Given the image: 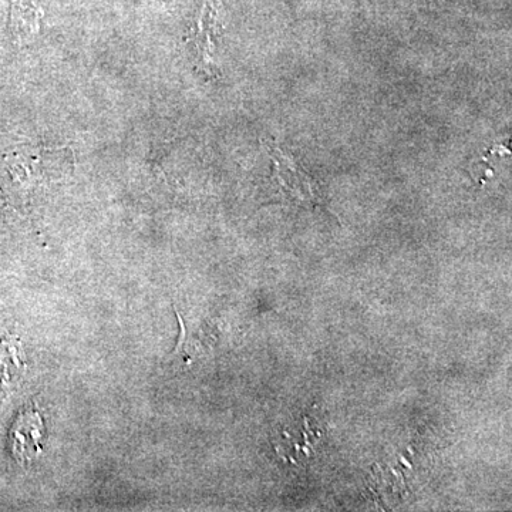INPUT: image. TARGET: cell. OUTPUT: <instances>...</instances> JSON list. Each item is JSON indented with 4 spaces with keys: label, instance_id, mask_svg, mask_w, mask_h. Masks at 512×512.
Listing matches in <instances>:
<instances>
[{
    "label": "cell",
    "instance_id": "obj_4",
    "mask_svg": "<svg viewBox=\"0 0 512 512\" xmlns=\"http://www.w3.org/2000/svg\"><path fill=\"white\" fill-rule=\"evenodd\" d=\"M40 10L28 0H13V30L18 36H28L39 26Z\"/></svg>",
    "mask_w": 512,
    "mask_h": 512
},
{
    "label": "cell",
    "instance_id": "obj_2",
    "mask_svg": "<svg viewBox=\"0 0 512 512\" xmlns=\"http://www.w3.org/2000/svg\"><path fill=\"white\" fill-rule=\"evenodd\" d=\"M10 450L22 466H28L42 453V440L45 437V423L36 404L23 409L10 429Z\"/></svg>",
    "mask_w": 512,
    "mask_h": 512
},
{
    "label": "cell",
    "instance_id": "obj_1",
    "mask_svg": "<svg viewBox=\"0 0 512 512\" xmlns=\"http://www.w3.org/2000/svg\"><path fill=\"white\" fill-rule=\"evenodd\" d=\"M274 164L275 183L279 192L289 201L301 205L322 204L320 192L312 175L298 161L279 146H269Z\"/></svg>",
    "mask_w": 512,
    "mask_h": 512
},
{
    "label": "cell",
    "instance_id": "obj_3",
    "mask_svg": "<svg viewBox=\"0 0 512 512\" xmlns=\"http://www.w3.org/2000/svg\"><path fill=\"white\" fill-rule=\"evenodd\" d=\"M215 28H217V10L211 2L202 9L201 18L198 19V28L195 30V42L198 46V57L204 64V69L212 70V39L215 36Z\"/></svg>",
    "mask_w": 512,
    "mask_h": 512
}]
</instances>
